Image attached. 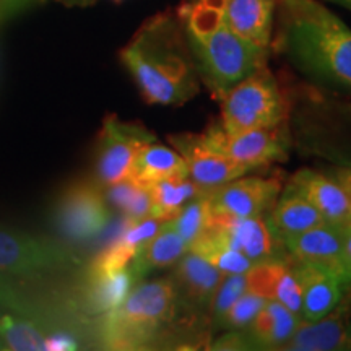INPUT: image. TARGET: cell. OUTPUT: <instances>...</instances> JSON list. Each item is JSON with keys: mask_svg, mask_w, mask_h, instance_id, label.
Instances as JSON below:
<instances>
[{"mask_svg": "<svg viewBox=\"0 0 351 351\" xmlns=\"http://www.w3.org/2000/svg\"><path fill=\"white\" fill-rule=\"evenodd\" d=\"M121 60L148 104L182 106L200 91V78L181 21L153 16L121 51Z\"/></svg>", "mask_w": 351, "mask_h": 351, "instance_id": "cell-1", "label": "cell"}, {"mask_svg": "<svg viewBox=\"0 0 351 351\" xmlns=\"http://www.w3.org/2000/svg\"><path fill=\"white\" fill-rule=\"evenodd\" d=\"M278 46L320 85L351 93V28L319 0H278Z\"/></svg>", "mask_w": 351, "mask_h": 351, "instance_id": "cell-2", "label": "cell"}, {"mask_svg": "<svg viewBox=\"0 0 351 351\" xmlns=\"http://www.w3.org/2000/svg\"><path fill=\"white\" fill-rule=\"evenodd\" d=\"M200 83L217 101L269 59L261 47L236 34L225 21V0H192L178 10Z\"/></svg>", "mask_w": 351, "mask_h": 351, "instance_id": "cell-3", "label": "cell"}, {"mask_svg": "<svg viewBox=\"0 0 351 351\" xmlns=\"http://www.w3.org/2000/svg\"><path fill=\"white\" fill-rule=\"evenodd\" d=\"M192 324L179 307L171 276L140 280L119 306L104 314L101 343L122 351L174 348L179 330H191Z\"/></svg>", "mask_w": 351, "mask_h": 351, "instance_id": "cell-4", "label": "cell"}, {"mask_svg": "<svg viewBox=\"0 0 351 351\" xmlns=\"http://www.w3.org/2000/svg\"><path fill=\"white\" fill-rule=\"evenodd\" d=\"M223 130L243 132L287 122L288 106L278 82L267 65L245 77L219 99Z\"/></svg>", "mask_w": 351, "mask_h": 351, "instance_id": "cell-5", "label": "cell"}, {"mask_svg": "<svg viewBox=\"0 0 351 351\" xmlns=\"http://www.w3.org/2000/svg\"><path fill=\"white\" fill-rule=\"evenodd\" d=\"M158 137L140 122H125L108 114L98 135L96 174L103 187L132 178L140 152Z\"/></svg>", "mask_w": 351, "mask_h": 351, "instance_id": "cell-6", "label": "cell"}, {"mask_svg": "<svg viewBox=\"0 0 351 351\" xmlns=\"http://www.w3.org/2000/svg\"><path fill=\"white\" fill-rule=\"evenodd\" d=\"M200 135L210 148L236 163L247 166L251 171L288 160L289 134L287 122L243 132H226L218 122H215Z\"/></svg>", "mask_w": 351, "mask_h": 351, "instance_id": "cell-7", "label": "cell"}, {"mask_svg": "<svg viewBox=\"0 0 351 351\" xmlns=\"http://www.w3.org/2000/svg\"><path fill=\"white\" fill-rule=\"evenodd\" d=\"M54 221L60 234L73 243H86L111 223L104 189L82 181L70 186L56 205Z\"/></svg>", "mask_w": 351, "mask_h": 351, "instance_id": "cell-8", "label": "cell"}, {"mask_svg": "<svg viewBox=\"0 0 351 351\" xmlns=\"http://www.w3.org/2000/svg\"><path fill=\"white\" fill-rule=\"evenodd\" d=\"M73 263L75 256L62 245L0 228V274L34 276L69 269Z\"/></svg>", "mask_w": 351, "mask_h": 351, "instance_id": "cell-9", "label": "cell"}, {"mask_svg": "<svg viewBox=\"0 0 351 351\" xmlns=\"http://www.w3.org/2000/svg\"><path fill=\"white\" fill-rule=\"evenodd\" d=\"M282 189L276 178L244 174L207 192L210 212L231 218L262 217L274 207Z\"/></svg>", "mask_w": 351, "mask_h": 351, "instance_id": "cell-10", "label": "cell"}, {"mask_svg": "<svg viewBox=\"0 0 351 351\" xmlns=\"http://www.w3.org/2000/svg\"><path fill=\"white\" fill-rule=\"evenodd\" d=\"M168 142L182 156L189 179L204 191H212L251 171L210 148L200 134H174Z\"/></svg>", "mask_w": 351, "mask_h": 351, "instance_id": "cell-11", "label": "cell"}, {"mask_svg": "<svg viewBox=\"0 0 351 351\" xmlns=\"http://www.w3.org/2000/svg\"><path fill=\"white\" fill-rule=\"evenodd\" d=\"M223 275L218 269L195 252L187 251L173 267V280L179 307L187 319L197 320L207 315V309L215 289Z\"/></svg>", "mask_w": 351, "mask_h": 351, "instance_id": "cell-12", "label": "cell"}, {"mask_svg": "<svg viewBox=\"0 0 351 351\" xmlns=\"http://www.w3.org/2000/svg\"><path fill=\"white\" fill-rule=\"evenodd\" d=\"M207 225L218 228L230 244L251 261L254 265L287 257L282 239L271 230L267 218H231L210 212Z\"/></svg>", "mask_w": 351, "mask_h": 351, "instance_id": "cell-13", "label": "cell"}, {"mask_svg": "<svg viewBox=\"0 0 351 351\" xmlns=\"http://www.w3.org/2000/svg\"><path fill=\"white\" fill-rule=\"evenodd\" d=\"M351 320V285L339 304L315 322H302L280 351H351L348 324Z\"/></svg>", "mask_w": 351, "mask_h": 351, "instance_id": "cell-14", "label": "cell"}, {"mask_svg": "<svg viewBox=\"0 0 351 351\" xmlns=\"http://www.w3.org/2000/svg\"><path fill=\"white\" fill-rule=\"evenodd\" d=\"M288 256L298 262L317 267L340 280L346 288V275L341 256V241L337 226L320 225L283 241Z\"/></svg>", "mask_w": 351, "mask_h": 351, "instance_id": "cell-15", "label": "cell"}, {"mask_svg": "<svg viewBox=\"0 0 351 351\" xmlns=\"http://www.w3.org/2000/svg\"><path fill=\"white\" fill-rule=\"evenodd\" d=\"M289 184L315 207L327 225L341 226L351 223V197L332 176L304 168L291 176Z\"/></svg>", "mask_w": 351, "mask_h": 351, "instance_id": "cell-16", "label": "cell"}, {"mask_svg": "<svg viewBox=\"0 0 351 351\" xmlns=\"http://www.w3.org/2000/svg\"><path fill=\"white\" fill-rule=\"evenodd\" d=\"M288 262L301 287V320L315 322L322 319L339 304L345 291L343 283L328 271L298 262L289 256Z\"/></svg>", "mask_w": 351, "mask_h": 351, "instance_id": "cell-17", "label": "cell"}, {"mask_svg": "<svg viewBox=\"0 0 351 351\" xmlns=\"http://www.w3.org/2000/svg\"><path fill=\"white\" fill-rule=\"evenodd\" d=\"M247 291L256 293L267 301H275L288 307L291 313H301V287L295 271L285 258L262 262L245 274Z\"/></svg>", "mask_w": 351, "mask_h": 351, "instance_id": "cell-18", "label": "cell"}, {"mask_svg": "<svg viewBox=\"0 0 351 351\" xmlns=\"http://www.w3.org/2000/svg\"><path fill=\"white\" fill-rule=\"evenodd\" d=\"M301 317L275 301H267L243 328L249 350H282L300 327Z\"/></svg>", "mask_w": 351, "mask_h": 351, "instance_id": "cell-19", "label": "cell"}, {"mask_svg": "<svg viewBox=\"0 0 351 351\" xmlns=\"http://www.w3.org/2000/svg\"><path fill=\"white\" fill-rule=\"evenodd\" d=\"M278 0H225L226 25L261 47H270Z\"/></svg>", "mask_w": 351, "mask_h": 351, "instance_id": "cell-20", "label": "cell"}, {"mask_svg": "<svg viewBox=\"0 0 351 351\" xmlns=\"http://www.w3.org/2000/svg\"><path fill=\"white\" fill-rule=\"evenodd\" d=\"M267 221L275 234L282 239V243L315 226L326 225L315 207H313L306 197L289 182L280 192L278 199L270 210V217H267Z\"/></svg>", "mask_w": 351, "mask_h": 351, "instance_id": "cell-21", "label": "cell"}, {"mask_svg": "<svg viewBox=\"0 0 351 351\" xmlns=\"http://www.w3.org/2000/svg\"><path fill=\"white\" fill-rule=\"evenodd\" d=\"M187 251V243L176 230L173 219H168L161 223L160 230L138 249L130 267L135 276L142 280L153 271L174 267Z\"/></svg>", "mask_w": 351, "mask_h": 351, "instance_id": "cell-22", "label": "cell"}, {"mask_svg": "<svg viewBox=\"0 0 351 351\" xmlns=\"http://www.w3.org/2000/svg\"><path fill=\"white\" fill-rule=\"evenodd\" d=\"M189 251L212 263L221 274H247L254 263L234 249L218 228L207 225L202 234L191 244Z\"/></svg>", "mask_w": 351, "mask_h": 351, "instance_id": "cell-23", "label": "cell"}, {"mask_svg": "<svg viewBox=\"0 0 351 351\" xmlns=\"http://www.w3.org/2000/svg\"><path fill=\"white\" fill-rule=\"evenodd\" d=\"M169 178H189L182 156L173 147L158 143V140L148 143L135 161L132 179L148 186Z\"/></svg>", "mask_w": 351, "mask_h": 351, "instance_id": "cell-24", "label": "cell"}, {"mask_svg": "<svg viewBox=\"0 0 351 351\" xmlns=\"http://www.w3.org/2000/svg\"><path fill=\"white\" fill-rule=\"evenodd\" d=\"M147 187L152 197L150 217L161 221L173 219L189 200L207 192L189 178L163 179V181L148 184Z\"/></svg>", "mask_w": 351, "mask_h": 351, "instance_id": "cell-25", "label": "cell"}, {"mask_svg": "<svg viewBox=\"0 0 351 351\" xmlns=\"http://www.w3.org/2000/svg\"><path fill=\"white\" fill-rule=\"evenodd\" d=\"M140 280L135 276L132 267L117 271V274L88 278L86 289V307L93 314H106L114 307L119 306L130 289Z\"/></svg>", "mask_w": 351, "mask_h": 351, "instance_id": "cell-26", "label": "cell"}, {"mask_svg": "<svg viewBox=\"0 0 351 351\" xmlns=\"http://www.w3.org/2000/svg\"><path fill=\"white\" fill-rule=\"evenodd\" d=\"M36 320L23 314L0 315V350L46 351V340L51 332L38 326Z\"/></svg>", "mask_w": 351, "mask_h": 351, "instance_id": "cell-27", "label": "cell"}, {"mask_svg": "<svg viewBox=\"0 0 351 351\" xmlns=\"http://www.w3.org/2000/svg\"><path fill=\"white\" fill-rule=\"evenodd\" d=\"M104 195L109 205L119 210L122 217L130 221H137L150 217L152 197L150 191L145 184H140L135 179L116 182L112 186L104 187Z\"/></svg>", "mask_w": 351, "mask_h": 351, "instance_id": "cell-28", "label": "cell"}, {"mask_svg": "<svg viewBox=\"0 0 351 351\" xmlns=\"http://www.w3.org/2000/svg\"><path fill=\"white\" fill-rule=\"evenodd\" d=\"M207 192H204V194L189 200L181 208V212L173 218L176 230L179 231V234L182 236V239L186 241L189 247H191V244L202 234V231L207 228L210 215Z\"/></svg>", "mask_w": 351, "mask_h": 351, "instance_id": "cell-29", "label": "cell"}, {"mask_svg": "<svg viewBox=\"0 0 351 351\" xmlns=\"http://www.w3.org/2000/svg\"><path fill=\"white\" fill-rule=\"evenodd\" d=\"M267 300L256 295L252 291H245L219 317L215 320L212 326L218 330H239L244 328L251 320L256 317V314L262 309Z\"/></svg>", "mask_w": 351, "mask_h": 351, "instance_id": "cell-30", "label": "cell"}, {"mask_svg": "<svg viewBox=\"0 0 351 351\" xmlns=\"http://www.w3.org/2000/svg\"><path fill=\"white\" fill-rule=\"evenodd\" d=\"M245 291H247L245 274L223 275L221 282H219L218 288L215 289L207 309V317L212 320V324Z\"/></svg>", "mask_w": 351, "mask_h": 351, "instance_id": "cell-31", "label": "cell"}, {"mask_svg": "<svg viewBox=\"0 0 351 351\" xmlns=\"http://www.w3.org/2000/svg\"><path fill=\"white\" fill-rule=\"evenodd\" d=\"M0 306L8 307V309L15 311L16 314L28 315L33 319L41 317L44 313L43 307L28 293H25V289H21L19 285L8 282L2 275H0Z\"/></svg>", "mask_w": 351, "mask_h": 351, "instance_id": "cell-32", "label": "cell"}, {"mask_svg": "<svg viewBox=\"0 0 351 351\" xmlns=\"http://www.w3.org/2000/svg\"><path fill=\"white\" fill-rule=\"evenodd\" d=\"M77 348V339L67 330H52L49 335H47L46 351H70Z\"/></svg>", "mask_w": 351, "mask_h": 351, "instance_id": "cell-33", "label": "cell"}, {"mask_svg": "<svg viewBox=\"0 0 351 351\" xmlns=\"http://www.w3.org/2000/svg\"><path fill=\"white\" fill-rule=\"evenodd\" d=\"M341 241V256H343L346 287L351 285V223L348 225L337 226Z\"/></svg>", "mask_w": 351, "mask_h": 351, "instance_id": "cell-34", "label": "cell"}, {"mask_svg": "<svg viewBox=\"0 0 351 351\" xmlns=\"http://www.w3.org/2000/svg\"><path fill=\"white\" fill-rule=\"evenodd\" d=\"M332 178L335 179V181L339 182L340 186L343 187L345 191L348 192V194L351 195V166H350V168H340V169H337L335 173H333Z\"/></svg>", "mask_w": 351, "mask_h": 351, "instance_id": "cell-35", "label": "cell"}, {"mask_svg": "<svg viewBox=\"0 0 351 351\" xmlns=\"http://www.w3.org/2000/svg\"><path fill=\"white\" fill-rule=\"evenodd\" d=\"M324 2H330V3H337V5L345 7L351 10V0H324Z\"/></svg>", "mask_w": 351, "mask_h": 351, "instance_id": "cell-36", "label": "cell"}, {"mask_svg": "<svg viewBox=\"0 0 351 351\" xmlns=\"http://www.w3.org/2000/svg\"><path fill=\"white\" fill-rule=\"evenodd\" d=\"M62 2H69V3H90L93 0H62Z\"/></svg>", "mask_w": 351, "mask_h": 351, "instance_id": "cell-37", "label": "cell"}, {"mask_svg": "<svg viewBox=\"0 0 351 351\" xmlns=\"http://www.w3.org/2000/svg\"><path fill=\"white\" fill-rule=\"evenodd\" d=\"M8 2H12V0H0V8H2V7L5 5V3H8Z\"/></svg>", "mask_w": 351, "mask_h": 351, "instance_id": "cell-38", "label": "cell"}, {"mask_svg": "<svg viewBox=\"0 0 351 351\" xmlns=\"http://www.w3.org/2000/svg\"><path fill=\"white\" fill-rule=\"evenodd\" d=\"M346 330H348V335H350V339H351V320H350V324H348V328H346Z\"/></svg>", "mask_w": 351, "mask_h": 351, "instance_id": "cell-39", "label": "cell"}, {"mask_svg": "<svg viewBox=\"0 0 351 351\" xmlns=\"http://www.w3.org/2000/svg\"><path fill=\"white\" fill-rule=\"evenodd\" d=\"M114 2H121V0H114Z\"/></svg>", "mask_w": 351, "mask_h": 351, "instance_id": "cell-40", "label": "cell"}, {"mask_svg": "<svg viewBox=\"0 0 351 351\" xmlns=\"http://www.w3.org/2000/svg\"><path fill=\"white\" fill-rule=\"evenodd\" d=\"M350 197H351V195H350Z\"/></svg>", "mask_w": 351, "mask_h": 351, "instance_id": "cell-41", "label": "cell"}]
</instances>
